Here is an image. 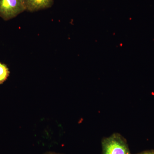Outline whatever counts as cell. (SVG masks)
<instances>
[{"label":"cell","mask_w":154,"mask_h":154,"mask_svg":"<svg viewBox=\"0 0 154 154\" xmlns=\"http://www.w3.org/2000/svg\"><path fill=\"white\" fill-rule=\"evenodd\" d=\"M26 11L33 12L50 8L54 3V0H23Z\"/></svg>","instance_id":"cell-3"},{"label":"cell","mask_w":154,"mask_h":154,"mask_svg":"<svg viewBox=\"0 0 154 154\" xmlns=\"http://www.w3.org/2000/svg\"><path fill=\"white\" fill-rule=\"evenodd\" d=\"M137 154H154V150H147L145 151L142 152L140 153Z\"/></svg>","instance_id":"cell-5"},{"label":"cell","mask_w":154,"mask_h":154,"mask_svg":"<svg viewBox=\"0 0 154 154\" xmlns=\"http://www.w3.org/2000/svg\"><path fill=\"white\" fill-rule=\"evenodd\" d=\"M63 154L59 153L56 152H46L44 154Z\"/></svg>","instance_id":"cell-6"},{"label":"cell","mask_w":154,"mask_h":154,"mask_svg":"<svg viewBox=\"0 0 154 154\" xmlns=\"http://www.w3.org/2000/svg\"><path fill=\"white\" fill-rule=\"evenodd\" d=\"M102 154H131L126 139L116 133L102 141Z\"/></svg>","instance_id":"cell-1"},{"label":"cell","mask_w":154,"mask_h":154,"mask_svg":"<svg viewBox=\"0 0 154 154\" xmlns=\"http://www.w3.org/2000/svg\"><path fill=\"white\" fill-rule=\"evenodd\" d=\"M10 72L8 66L0 63V85L5 82L10 76Z\"/></svg>","instance_id":"cell-4"},{"label":"cell","mask_w":154,"mask_h":154,"mask_svg":"<svg viewBox=\"0 0 154 154\" xmlns=\"http://www.w3.org/2000/svg\"><path fill=\"white\" fill-rule=\"evenodd\" d=\"M26 11L23 0H0V17L7 21Z\"/></svg>","instance_id":"cell-2"}]
</instances>
